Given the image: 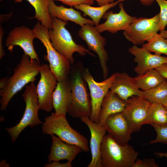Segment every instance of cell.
Here are the masks:
<instances>
[{"mask_svg": "<svg viewBox=\"0 0 167 167\" xmlns=\"http://www.w3.org/2000/svg\"><path fill=\"white\" fill-rule=\"evenodd\" d=\"M40 62L23 54L19 62L14 68L12 75L7 79L5 87L0 90V109L5 110L10 100L29 83L34 82L39 73Z\"/></svg>", "mask_w": 167, "mask_h": 167, "instance_id": "cell-1", "label": "cell"}, {"mask_svg": "<svg viewBox=\"0 0 167 167\" xmlns=\"http://www.w3.org/2000/svg\"><path fill=\"white\" fill-rule=\"evenodd\" d=\"M81 64L71 67L69 78L71 88V102L68 112L74 118L89 117L92 111L91 98Z\"/></svg>", "mask_w": 167, "mask_h": 167, "instance_id": "cell-2", "label": "cell"}, {"mask_svg": "<svg viewBox=\"0 0 167 167\" xmlns=\"http://www.w3.org/2000/svg\"><path fill=\"white\" fill-rule=\"evenodd\" d=\"M102 167H133L139 152L129 145H122L108 134L101 147Z\"/></svg>", "mask_w": 167, "mask_h": 167, "instance_id": "cell-3", "label": "cell"}, {"mask_svg": "<svg viewBox=\"0 0 167 167\" xmlns=\"http://www.w3.org/2000/svg\"><path fill=\"white\" fill-rule=\"evenodd\" d=\"M67 24V22L57 18H52V28L49 30L48 34L54 48L67 58L71 65L74 62L73 55L75 52L82 56L88 54L95 57L89 49L74 41L70 33L65 28Z\"/></svg>", "mask_w": 167, "mask_h": 167, "instance_id": "cell-4", "label": "cell"}, {"mask_svg": "<svg viewBox=\"0 0 167 167\" xmlns=\"http://www.w3.org/2000/svg\"><path fill=\"white\" fill-rule=\"evenodd\" d=\"M42 124L43 134H54L66 143L80 147L83 151L87 152L89 150L88 139L71 127L66 119V115H56L52 113L44 118Z\"/></svg>", "mask_w": 167, "mask_h": 167, "instance_id": "cell-5", "label": "cell"}, {"mask_svg": "<svg viewBox=\"0 0 167 167\" xmlns=\"http://www.w3.org/2000/svg\"><path fill=\"white\" fill-rule=\"evenodd\" d=\"M32 29L36 38L40 41L46 48L50 69L58 82L68 79L71 64L67 58L53 46L48 36L49 29L39 21Z\"/></svg>", "mask_w": 167, "mask_h": 167, "instance_id": "cell-6", "label": "cell"}, {"mask_svg": "<svg viewBox=\"0 0 167 167\" xmlns=\"http://www.w3.org/2000/svg\"><path fill=\"white\" fill-rule=\"evenodd\" d=\"M34 82L26 86L22 96L25 104L23 117L15 126L5 128L10 135L12 142L14 143L20 133L28 126L35 127L42 122L40 120L38 111L40 108Z\"/></svg>", "mask_w": 167, "mask_h": 167, "instance_id": "cell-7", "label": "cell"}, {"mask_svg": "<svg viewBox=\"0 0 167 167\" xmlns=\"http://www.w3.org/2000/svg\"><path fill=\"white\" fill-rule=\"evenodd\" d=\"M160 30L159 13L151 18H136L123 33L128 41L137 45L150 41Z\"/></svg>", "mask_w": 167, "mask_h": 167, "instance_id": "cell-8", "label": "cell"}, {"mask_svg": "<svg viewBox=\"0 0 167 167\" xmlns=\"http://www.w3.org/2000/svg\"><path fill=\"white\" fill-rule=\"evenodd\" d=\"M82 73L90 92L92 111L89 118L93 122L98 123L102 101L119 73L116 72L101 82H97L95 80L88 68L83 69Z\"/></svg>", "mask_w": 167, "mask_h": 167, "instance_id": "cell-9", "label": "cell"}, {"mask_svg": "<svg viewBox=\"0 0 167 167\" xmlns=\"http://www.w3.org/2000/svg\"><path fill=\"white\" fill-rule=\"evenodd\" d=\"M125 101L126 106L122 112L131 132L139 131L145 124L153 103L138 96H132Z\"/></svg>", "mask_w": 167, "mask_h": 167, "instance_id": "cell-10", "label": "cell"}, {"mask_svg": "<svg viewBox=\"0 0 167 167\" xmlns=\"http://www.w3.org/2000/svg\"><path fill=\"white\" fill-rule=\"evenodd\" d=\"M100 33L93 25L87 24L81 27L78 35L86 42L89 49L97 55L103 77L105 79L107 78L109 72L107 65L109 57L105 47L106 40Z\"/></svg>", "mask_w": 167, "mask_h": 167, "instance_id": "cell-11", "label": "cell"}, {"mask_svg": "<svg viewBox=\"0 0 167 167\" xmlns=\"http://www.w3.org/2000/svg\"><path fill=\"white\" fill-rule=\"evenodd\" d=\"M39 73L40 79L36 87L40 109L49 112L53 108V96L58 81L46 64L41 65Z\"/></svg>", "mask_w": 167, "mask_h": 167, "instance_id": "cell-12", "label": "cell"}, {"mask_svg": "<svg viewBox=\"0 0 167 167\" xmlns=\"http://www.w3.org/2000/svg\"><path fill=\"white\" fill-rule=\"evenodd\" d=\"M35 38L33 29L22 25L15 27L10 32L5 44L10 50H12L15 46H19L31 58L39 62V57L33 44Z\"/></svg>", "mask_w": 167, "mask_h": 167, "instance_id": "cell-13", "label": "cell"}, {"mask_svg": "<svg viewBox=\"0 0 167 167\" xmlns=\"http://www.w3.org/2000/svg\"><path fill=\"white\" fill-rule=\"evenodd\" d=\"M128 51L134 57V61L137 65L134 71L138 75L143 74L167 63V57L156 53L151 54L146 49L136 45L129 48Z\"/></svg>", "mask_w": 167, "mask_h": 167, "instance_id": "cell-14", "label": "cell"}, {"mask_svg": "<svg viewBox=\"0 0 167 167\" xmlns=\"http://www.w3.org/2000/svg\"><path fill=\"white\" fill-rule=\"evenodd\" d=\"M120 11L118 13L113 11L106 12L103 18L105 21L96 26V29L100 33L107 31L114 34L120 30H125L136 17L129 15L126 11L123 3L118 4Z\"/></svg>", "mask_w": 167, "mask_h": 167, "instance_id": "cell-15", "label": "cell"}, {"mask_svg": "<svg viewBox=\"0 0 167 167\" xmlns=\"http://www.w3.org/2000/svg\"><path fill=\"white\" fill-rule=\"evenodd\" d=\"M81 120L88 127L91 133L90 147L91 161L88 167H102L101 159V147L104 136L107 132L105 125L101 126L91 120L89 117H82Z\"/></svg>", "mask_w": 167, "mask_h": 167, "instance_id": "cell-16", "label": "cell"}, {"mask_svg": "<svg viewBox=\"0 0 167 167\" xmlns=\"http://www.w3.org/2000/svg\"><path fill=\"white\" fill-rule=\"evenodd\" d=\"M104 125L108 134L118 143L123 146L128 144L132 133L122 112L109 116L107 119Z\"/></svg>", "mask_w": 167, "mask_h": 167, "instance_id": "cell-17", "label": "cell"}, {"mask_svg": "<svg viewBox=\"0 0 167 167\" xmlns=\"http://www.w3.org/2000/svg\"><path fill=\"white\" fill-rule=\"evenodd\" d=\"M50 135L52 143L48 157L49 163L62 160H66L72 162L77 155L83 151L80 147L66 143L54 134Z\"/></svg>", "mask_w": 167, "mask_h": 167, "instance_id": "cell-18", "label": "cell"}, {"mask_svg": "<svg viewBox=\"0 0 167 167\" xmlns=\"http://www.w3.org/2000/svg\"><path fill=\"white\" fill-rule=\"evenodd\" d=\"M71 102V88L69 78L57 82L53 96V105L55 114L66 115L68 113Z\"/></svg>", "mask_w": 167, "mask_h": 167, "instance_id": "cell-19", "label": "cell"}, {"mask_svg": "<svg viewBox=\"0 0 167 167\" xmlns=\"http://www.w3.org/2000/svg\"><path fill=\"white\" fill-rule=\"evenodd\" d=\"M110 89L125 101L132 96H139L141 91L135 78L131 77L125 72L118 73Z\"/></svg>", "mask_w": 167, "mask_h": 167, "instance_id": "cell-20", "label": "cell"}, {"mask_svg": "<svg viewBox=\"0 0 167 167\" xmlns=\"http://www.w3.org/2000/svg\"><path fill=\"white\" fill-rule=\"evenodd\" d=\"M48 10L52 18H56L66 22L72 21L81 27L87 24L95 25L92 19L84 18L79 11L74 9L72 7L67 8L62 5L58 6L53 1L50 0Z\"/></svg>", "mask_w": 167, "mask_h": 167, "instance_id": "cell-21", "label": "cell"}, {"mask_svg": "<svg viewBox=\"0 0 167 167\" xmlns=\"http://www.w3.org/2000/svg\"><path fill=\"white\" fill-rule=\"evenodd\" d=\"M125 106L126 101L110 90L102 103L98 124L101 126H104L107 119L109 116L122 112Z\"/></svg>", "mask_w": 167, "mask_h": 167, "instance_id": "cell-22", "label": "cell"}, {"mask_svg": "<svg viewBox=\"0 0 167 167\" xmlns=\"http://www.w3.org/2000/svg\"><path fill=\"white\" fill-rule=\"evenodd\" d=\"M23 0H14L15 3L22 2ZM34 8L35 15L32 18H36L49 29L52 28V18L48 10L50 0H26Z\"/></svg>", "mask_w": 167, "mask_h": 167, "instance_id": "cell-23", "label": "cell"}, {"mask_svg": "<svg viewBox=\"0 0 167 167\" xmlns=\"http://www.w3.org/2000/svg\"><path fill=\"white\" fill-rule=\"evenodd\" d=\"M122 2V0H118L113 2L97 7L92 6L90 5L85 4L75 5L73 7L82 11L84 13V16H88L90 17L96 26L99 24L100 20L108 10L115 7Z\"/></svg>", "mask_w": 167, "mask_h": 167, "instance_id": "cell-24", "label": "cell"}, {"mask_svg": "<svg viewBox=\"0 0 167 167\" xmlns=\"http://www.w3.org/2000/svg\"><path fill=\"white\" fill-rule=\"evenodd\" d=\"M137 84L141 91H147L158 85L166 80L156 69L150 70L135 77Z\"/></svg>", "mask_w": 167, "mask_h": 167, "instance_id": "cell-25", "label": "cell"}, {"mask_svg": "<svg viewBox=\"0 0 167 167\" xmlns=\"http://www.w3.org/2000/svg\"><path fill=\"white\" fill-rule=\"evenodd\" d=\"M145 124H149L152 126L167 125V109L160 103H153Z\"/></svg>", "mask_w": 167, "mask_h": 167, "instance_id": "cell-26", "label": "cell"}, {"mask_svg": "<svg viewBox=\"0 0 167 167\" xmlns=\"http://www.w3.org/2000/svg\"><path fill=\"white\" fill-rule=\"evenodd\" d=\"M139 96L152 103H160L167 96V80L149 90H141Z\"/></svg>", "mask_w": 167, "mask_h": 167, "instance_id": "cell-27", "label": "cell"}, {"mask_svg": "<svg viewBox=\"0 0 167 167\" xmlns=\"http://www.w3.org/2000/svg\"><path fill=\"white\" fill-rule=\"evenodd\" d=\"M144 48L150 52L167 55V39L157 33L151 40L142 45Z\"/></svg>", "mask_w": 167, "mask_h": 167, "instance_id": "cell-28", "label": "cell"}, {"mask_svg": "<svg viewBox=\"0 0 167 167\" xmlns=\"http://www.w3.org/2000/svg\"><path fill=\"white\" fill-rule=\"evenodd\" d=\"M160 7V31L165 29L167 25V1L166 0H154Z\"/></svg>", "mask_w": 167, "mask_h": 167, "instance_id": "cell-29", "label": "cell"}, {"mask_svg": "<svg viewBox=\"0 0 167 167\" xmlns=\"http://www.w3.org/2000/svg\"><path fill=\"white\" fill-rule=\"evenodd\" d=\"M156 133L155 139L149 142L150 144L161 143L167 144V125L162 126H152Z\"/></svg>", "mask_w": 167, "mask_h": 167, "instance_id": "cell-30", "label": "cell"}, {"mask_svg": "<svg viewBox=\"0 0 167 167\" xmlns=\"http://www.w3.org/2000/svg\"><path fill=\"white\" fill-rule=\"evenodd\" d=\"M159 166L153 158L137 159L133 167H158Z\"/></svg>", "mask_w": 167, "mask_h": 167, "instance_id": "cell-31", "label": "cell"}, {"mask_svg": "<svg viewBox=\"0 0 167 167\" xmlns=\"http://www.w3.org/2000/svg\"><path fill=\"white\" fill-rule=\"evenodd\" d=\"M53 1H57L62 2L63 4L71 7L77 5L85 4L90 5L94 3L95 0H51Z\"/></svg>", "mask_w": 167, "mask_h": 167, "instance_id": "cell-32", "label": "cell"}, {"mask_svg": "<svg viewBox=\"0 0 167 167\" xmlns=\"http://www.w3.org/2000/svg\"><path fill=\"white\" fill-rule=\"evenodd\" d=\"M45 167H72L71 162L68 161L65 163H60L59 161H54L47 163L44 166Z\"/></svg>", "mask_w": 167, "mask_h": 167, "instance_id": "cell-33", "label": "cell"}, {"mask_svg": "<svg viewBox=\"0 0 167 167\" xmlns=\"http://www.w3.org/2000/svg\"><path fill=\"white\" fill-rule=\"evenodd\" d=\"M156 69L163 77L167 79V63L162 64Z\"/></svg>", "mask_w": 167, "mask_h": 167, "instance_id": "cell-34", "label": "cell"}, {"mask_svg": "<svg viewBox=\"0 0 167 167\" xmlns=\"http://www.w3.org/2000/svg\"><path fill=\"white\" fill-rule=\"evenodd\" d=\"M4 34V31L2 29V26H0V59H1L4 56L5 54L3 48L2 39Z\"/></svg>", "mask_w": 167, "mask_h": 167, "instance_id": "cell-35", "label": "cell"}, {"mask_svg": "<svg viewBox=\"0 0 167 167\" xmlns=\"http://www.w3.org/2000/svg\"><path fill=\"white\" fill-rule=\"evenodd\" d=\"M13 14L12 12L7 14H1L0 15V24L8 21L12 17Z\"/></svg>", "mask_w": 167, "mask_h": 167, "instance_id": "cell-36", "label": "cell"}, {"mask_svg": "<svg viewBox=\"0 0 167 167\" xmlns=\"http://www.w3.org/2000/svg\"><path fill=\"white\" fill-rule=\"evenodd\" d=\"M116 0H95L97 2L98 5L101 6L105 5L114 2Z\"/></svg>", "mask_w": 167, "mask_h": 167, "instance_id": "cell-37", "label": "cell"}, {"mask_svg": "<svg viewBox=\"0 0 167 167\" xmlns=\"http://www.w3.org/2000/svg\"><path fill=\"white\" fill-rule=\"evenodd\" d=\"M122 2L125 0H120ZM141 4L145 6H149L151 5L154 1V0H139Z\"/></svg>", "mask_w": 167, "mask_h": 167, "instance_id": "cell-38", "label": "cell"}, {"mask_svg": "<svg viewBox=\"0 0 167 167\" xmlns=\"http://www.w3.org/2000/svg\"><path fill=\"white\" fill-rule=\"evenodd\" d=\"M7 77L2 78L0 80V90L6 86L7 80Z\"/></svg>", "mask_w": 167, "mask_h": 167, "instance_id": "cell-39", "label": "cell"}, {"mask_svg": "<svg viewBox=\"0 0 167 167\" xmlns=\"http://www.w3.org/2000/svg\"><path fill=\"white\" fill-rule=\"evenodd\" d=\"M155 154L158 157H165L167 158V152H157L155 153Z\"/></svg>", "mask_w": 167, "mask_h": 167, "instance_id": "cell-40", "label": "cell"}, {"mask_svg": "<svg viewBox=\"0 0 167 167\" xmlns=\"http://www.w3.org/2000/svg\"><path fill=\"white\" fill-rule=\"evenodd\" d=\"M10 166L9 164L7 162L6 159L1 161L0 163V167H9Z\"/></svg>", "mask_w": 167, "mask_h": 167, "instance_id": "cell-41", "label": "cell"}, {"mask_svg": "<svg viewBox=\"0 0 167 167\" xmlns=\"http://www.w3.org/2000/svg\"><path fill=\"white\" fill-rule=\"evenodd\" d=\"M161 36L167 39V30H163L160 31L159 33Z\"/></svg>", "mask_w": 167, "mask_h": 167, "instance_id": "cell-42", "label": "cell"}, {"mask_svg": "<svg viewBox=\"0 0 167 167\" xmlns=\"http://www.w3.org/2000/svg\"><path fill=\"white\" fill-rule=\"evenodd\" d=\"M160 103H161L167 109V96L160 102Z\"/></svg>", "mask_w": 167, "mask_h": 167, "instance_id": "cell-43", "label": "cell"}, {"mask_svg": "<svg viewBox=\"0 0 167 167\" xmlns=\"http://www.w3.org/2000/svg\"><path fill=\"white\" fill-rule=\"evenodd\" d=\"M3 0H0V1H2Z\"/></svg>", "mask_w": 167, "mask_h": 167, "instance_id": "cell-44", "label": "cell"}]
</instances>
